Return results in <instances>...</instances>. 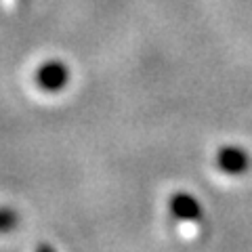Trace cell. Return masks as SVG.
Instances as JSON below:
<instances>
[{
	"label": "cell",
	"mask_w": 252,
	"mask_h": 252,
	"mask_svg": "<svg viewBox=\"0 0 252 252\" xmlns=\"http://www.w3.org/2000/svg\"><path fill=\"white\" fill-rule=\"evenodd\" d=\"M215 164H217V168L220 172H225V175L240 177V175H246L248 168H250V156L244 147L225 145L217 152Z\"/></svg>",
	"instance_id": "cell-1"
},
{
	"label": "cell",
	"mask_w": 252,
	"mask_h": 252,
	"mask_svg": "<svg viewBox=\"0 0 252 252\" xmlns=\"http://www.w3.org/2000/svg\"><path fill=\"white\" fill-rule=\"evenodd\" d=\"M69 82V69L61 61H46L36 72V84L44 93H59Z\"/></svg>",
	"instance_id": "cell-2"
},
{
	"label": "cell",
	"mask_w": 252,
	"mask_h": 252,
	"mask_svg": "<svg viewBox=\"0 0 252 252\" xmlns=\"http://www.w3.org/2000/svg\"><path fill=\"white\" fill-rule=\"evenodd\" d=\"M170 212L179 220H200L204 215L200 202L191 193H185V191H179L170 198Z\"/></svg>",
	"instance_id": "cell-3"
},
{
	"label": "cell",
	"mask_w": 252,
	"mask_h": 252,
	"mask_svg": "<svg viewBox=\"0 0 252 252\" xmlns=\"http://www.w3.org/2000/svg\"><path fill=\"white\" fill-rule=\"evenodd\" d=\"M17 215L9 208H0V231H9L17 225Z\"/></svg>",
	"instance_id": "cell-4"
},
{
	"label": "cell",
	"mask_w": 252,
	"mask_h": 252,
	"mask_svg": "<svg viewBox=\"0 0 252 252\" xmlns=\"http://www.w3.org/2000/svg\"><path fill=\"white\" fill-rule=\"evenodd\" d=\"M36 252H55V248L53 246H49V244H42V246H38V250Z\"/></svg>",
	"instance_id": "cell-5"
}]
</instances>
